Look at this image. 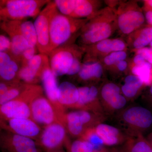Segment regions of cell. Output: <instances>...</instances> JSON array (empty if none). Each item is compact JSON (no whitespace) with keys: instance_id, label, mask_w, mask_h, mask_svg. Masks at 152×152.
<instances>
[{"instance_id":"cell-10","label":"cell","mask_w":152,"mask_h":152,"mask_svg":"<svg viewBox=\"0 0 152 152\" xmlns=\"http://www.w3.org/2000/svg\"><path fill=\"white\" fill-rule=\"evenodd\" d=\"M0 148L3 152H42L36 141L1 129Z\"/></svg>"},{"instance_id":"cell-36","label":"cell","mask_w":152,"mask_h":152,"mask_svg":"<svg viewBox=\"0 0 152 152\" xmlns=\"http://www.w3.org/2000/svg\"><path fill=\"white\" fill-rule=\"evenodd\" d=\"M11 48V40L7 36L3 34L0 35V52H5L10 51Z\"/></svg>"},{"instance_id":"cell-14","label":"cell","mask_w":152,"mask_h":152,"mask_svg":"<svg viewBox=\"0 0 152 152\" xmlns=\"http://www.w3.org/2000/svg\"><path fill=\"white\" fill-rule=\"evenodd\" d=\"M1 129L37 141L43 128L31 118L0 120Z\"/></svg>"},{"instance_id":"cell-46","label":"cell","mask_w":152,"mask_h":152,"mask_svg":"<svg viewBox=\"0 0 152 152\" xmlns=\"http://www.w3.org/2000/svg\"></svg>"},{"instance_id":"cell-35","label":"cell","mask_w":152,"mask_h":152,"mask_svg":"<svg viewBox=\"0 0 152 152\" xmlns=\"http://www.w3.org/2000/svg\"><path fill=\"white\" fill-rule=\"evenodd\" d=\"M80 57V56H79L78 53L75 56L72 64L68 71L67 75L72 76L78 74L82 66Z\"/></svg>"},{"instance_id":"cell-30","label":"cell","mask_w":152,"mask_h":152,"mask_svg":"<svg viewBox=\"0 0 152 152\" xmlns=\"http://www.w3.org/2000/svg\"><path fill=\"white\" fill-rule=\"evenodd\" d=\"M133 75L138 77L145 86H149L152 83V65L146 62L141 66H135L132 69Z\"/></svg>"},{"instance_id":"cell-34","label":"cell","mask_w":152,"mask_h":152,"mask_svg":"<svg viewBox=\"0 0 152 152\" xmlns=\"http://www.w3.org/2000/svg\"><path fill=\"white\" fill-rule=\"evenodd\" d=\"M38 50L37 47L29 46L23 53L21 58L20 62L22 66L26 65L29 61L37 55V50Z\"/></svg>"},{"instance_id":"cell-31","label":"cell","mask_w":152,"mask_h":152,"mask_svg":"<svg viewBox=\"0 0 152 152\" xmlns=\"http://www.w3.org/2000/svg\"><path fill=\"white\" fill-rule=\"evenodd\" d=\"M152 41V26L147 27L140 31L133 42V47L137 50L145 48Z\"/></svg>"},{"instance_id":"cell-21","label":"cell","mask_w":152,"mask_h":152,"mask_svg":"<svg viewBox=\"0 0 152 152\" xmlns=\"http://www.w3.org/2000/svg\"><path fill=\"white\" fill-rule=\"evenodd\" d=\"M58 98L60 104L66 110H74L79 100L78 88L70 82H63L58 86Z\"/></svg>"},{"instance_id":"cell-44","label":"cell","mask_w":152,"mask_h":152,"mask_svg":"<svg viewBox=\"0 0 152 152\" xmlns=\"http://www.w3.org/2000/svg\"><path fill=\"white\" fill-rule=\"evenodd\" d=\"M48 152H65L62 149H58L56 150H53V151H50Z\"/></svg>"},{"instance_id":"cell-22","label":"cell","mask_w":152,"mask_h":152,"mask_svg":"<svg viewBox=\"0 0 152 152\" xmlns=\"http://www.w3.org/2000/svg\"><path fill=\"white\" fill-rule=\"evenodd\" d=\"M109 150L110 152H152L151 147L144 135L129 137L123 145Z\"/></svg>"},{"instance_id":"cell-38","label":"cell","mask_w":152,"mask_h":152,"mask_svg":"<svg viewBox=\"0 0 152 152\" xmlns=\"http://www.w3.org/2000/svg\"><path fill=\"white\" fill-rule=\"evenodd\" d=\"M145 107L152 111V84L150 86L148 91L143 97Z\"/></svg>"},{"instance_id":"cell-43","label":"cell","mask_w":152,"mask_h":152,"mask_svg":"<svg viewBox=\"0 0 152 152\" xmlns=\"http://www.w3.org/2000/svg\"><path fill=\"white\" fill-rule=\"evenodd\" d=\"M145 138L148 142L149 143L152 148V132L148 134Z\"/></svg>"},{"instance_id":"cell-19","label":"cell","mask_w":152,"mask_h":152,"mask_svg":"<svg viewBox=\"0 0 152 152\" xmlns=\"http://www.w3.org/2000/svg\"><path fill=\"white\" fill-rule=\"evenodd\" d=\"M143 14L137 10H129L120 14L118 24L121 31L128 34L140 27L145 22Z\"/></svg>"},{"instance_id":"cell-26","label":"cell","mask_w":152,"mask_h":152,"mask_svg":"<svg viewBox=\"0 0 152 152\" xmlns=\"http://www.w3.org/2000/svg\"><path fill=\"white\" fill-rule=\"evenodd\" d=\"M11 41L10 53L13 59L20 62L23 53L29 46L27 41L23 36L18 34H9Z\"/></svg>"},{"instance_id":"cell-20","label":"cell","mask_w":152,"mask_h":152,"mask_svg":"<svg viewBox=\"0 0 152 152\" xmlns=\"http://www.w3.org/2000/svg\"><path fill=\"white\" fill-rule=\"evenodd\" d=\"M20 68L15 60L7 53L0 52L1 82L10 83L20 80L18 75Z\"/></svg>"},{"instance_id":"cell-45","label":"cell","mask_w":152,"mask_h":152,"mask_svg":"<svg viewBox=\"0 0 152 152\" xmlns=\"http://www.w3.org/2000/svg\"><path fill=\"white\" fill-rule=\"evenodd\" d=\"M150 46H151V48H152V41L151 42V43L150 44Z\"/></svg>"},{"instance_id":"cell-27","label":"cell","mask_w":152,"mask_h":152,"mask_svg":"<svg viewBox=\"0 0 152 152\" xmlns=\"http://www.w3.org/2000/svg\"><path fill=\"white\" fill-rule=\"evenodd\" d=\"M126 45L123 41L118 39H106L96 44V50L100 53H107L124 51Z\"/></svg>"},{"instance_id":"cell-37","label":"cell","mask_w":152,"mask_h":152,"mask_svg":"<svg viewBox=\"0 0 152 152\" xmlns=\"http://www.w3.org/2000/svg\"><path fill=\"white\" fill-rule=\"evenodd\" d=\"M137 54L141 55L152 65V48H145L137 50Z\"/></svg>"},{"instance_id":"cell-24","label":"cell","mask_w":152,"mask_h":152,"mask_svg":"<svg viewBox=\"0 0 152 152\" xmlns=\"http://www.w3.org/2000/svg\"><path fill=\"white\" fill-rule=\"evenodd\" d=\"M103 73L102 65L98 62L90 61L82 65L78 74L79 80L83 83L97 81Z\"/></svg>"},{"instance_id":"cell-33","label":"cell","mask_w":152,"mask_h":152,"mask_svg":"<svg viewBox=\"0 0 152 152\" xmlns=\"http://www.w3.org/2000/svg\"><path fill=\"white\" fill-rule=\"evenodd\" d=\"M127 54L124 51L113 52L104 58V62L107 65L111 66L116 64L126 58Z\"/></svg>"},{"instance_id":"cell-11","label":"cell","mask_w":152,"mask_h":152,"mask_svg":"<svg viewBox=\"0 0 152 152\" xmlns=\"http://www.w3.org/2000/svg\"><path fill=\"white\" fill-rule=\"evenodd\" d=\"M79 53L76 47L67 45L55 49L49 55L50 67L56 77L67 75L74 57Z\"/></svg>"},{"instance_id":"cell-6","label":"cell","mask_w":152,"mask_h":152,"mask_svg":"<svg viewBox=\"0 0 152 152\" xmlns=\"http://www.w3.org/2000/svg\"><path fill=\"white\" fill-rule=\"evenodd\" d=\"M58 11L54 1H50L44 7L34 22L39 53L50 54V25L52 18Z\"/></svg>"},{"instance_id":"cell-9","label":"cell","mask_w":152,"mask_h":152,"mask_svg":"<svg viewBox=\"0 0 152 152\" xmlns=\"http://www.w3.org/2000/svg\"><path fill=\"white\" fill-rule=\"evenodd\" d=\"M30 109L31 119L42 128L60 122L59 116L54 107L43 94L33 100L30 104Z\"/></svg>"},{"instance_id":"cell-23","label":"cell","mask_w":152,"mask_h":152,"mask_svg":"<svg viewBox=\"0 0 152 152\" xmlns=\"http://www.w3.org/2000/svg\"><path fill=\"white\" fill-rule=\"evenodd\" d=\"M69 135L74 138H80L86 130L75 110L66 112L61 119Z\"/></svg>"},{"instance_id":"cell-7","label":"cell","mask_w":152,"mask_h":152,"mask_svg":"<svg viewBox=\"0 0 152 152\" xmlns=\"http://www.w3.org/2000/svg\"><path fill=\"white\" fill-rule=\"evenodd\" d=\"M101 104L107 117H113L127 106L128 102L123 95L121 87L114 83H107L99 91Z\"/></svg>"},{"instance_id":"cell-2","label":"cell","mask_w":152,"mask_h":152,"mask_svg":"<svg viewBox=\"0 0 152 152\" xmlns=\"http://www.w3.org/2000/svg\"><path fill=\"white\" fill-rule=\"evenodd\" d=\"M87 22L88 20L74 18L58 11L52 18L50 25V54L55 49L67 45L74 34Z\"/></svg>"},{"instance_id":"cell-15","label":"cell","mask_w":152,"mask_h":152,"mask_svg":"<svg viewBox=\"0 0 152 152\" xmlns=\"http://www.w3.org/2000/svg\"><path fill=\"white\" fill-rule=\"evenodd\" d=\"M78 88L79 100L74 110H85L106 115L101 104L99 91L96 87L93 85Z\"/></svg>"},{"instance_id":"cell-41","label":"cell","mask_w":152,"mask_h":152,"mask_svg":"<svg viewBox=\"0 0 152 152\" xmlns=\"http://www.w3.org/2000/svg\"><path fill=\"white\" fill-rule=\"evenodd\" d=\"M145 18L147 22L152 26V11H147L145 14Z\"/></svg>"},{"instance_id":"cell-16","label":"cell","mask_w":152,"mask_h":152,"mask_svg":"<svg viewBox=\"0 0 152 152\" xmlns=\"http://www.w3.org/2000/svg\"><path fill=\"white\" fill-rule=\"evenodd\" d=\"M1 28L7 34L21 35L27 41L30 46L37 47V39L34 23L30 20L1 21Z\"/></svg>"},{"instance_id":"cell-29","label":"cell","mask_w":152,"mask_h":152,"mask_svg":"<svg viewBox=\"0 0 152 152\" xmlns=\"http://www.w3.org/2000/svg\"><path fill=\"white\" fill-rule=\"evenodd\" d=\"M28 86L20 81L14 83L7 91L0 96V106L16 99L26 88Z\"/></svg>"},{"instance_id":"cell-13","label":"cell","mask_w":152,"mask_h":152,"mask_svg":"<svg viewBox=\"0 0 152 152\" xmlns=\"http://www.w3.org/2000/svg\"><path fill=\"white\" fill-rule=\"evenodd\" d=\"M50 66L48 55L39 53L36 55L26 65L22 66L18 77L20 81L28 85H38L46 68Z\"/></svg>"},{"instance_id":"cell-12","label":"cell","mask_w":152,"mask_h":152,"mask_svg":"<svg viewBox=\"0 0 152 152\" xmlns=\"http://www.w3.org/2000/svg\"><path fill=\"white\" fill-rule=\"evenodd\" d=\"M60 13L76 19L92 18L95 15L96 2L88 0H55Z\"/></svg>"},{"instance_id":"cell-5","label":"cell","mask_w":152,"mask_h":152,"mask_svg":"<svg viewBox=\"0 0 152 152\" xmlns=\"http://www.w3.org/2000/svg\"><path fill=\"white\" fill-rule=\"evenodd\" d=\"M36 96L35 90L28 87L16 99L0 106V120L31 118L30 104Z\"/></svg>"},{"instance_id":"cell-25","label":"cell","mask_w":152,"mask_h":152,"mask_svg":"<svg viewBox=\"0 0 152 152\" xmlns=\"http://www.w3.org/2000/svg\"><path fill=\"white\" fill-rule=\"evenodd\" d=\"M145 84L140 77L134 75L126 77L124 85L121 87L122 93L128 102L134 100Z\"/></svg>"},{"instance_id":"cell-42","label":"cell","mask_w":152,"mask_h":152,"mask_svg":"<svg viewBox=\"0 0 152 152\" xmlns=\"http://www.w3.org/2000/svg\"><path fill=\"white\" fill-rule=\"evenodd\" d=\"M145 5L147 10V11H152V0H148L145 1Z\"/></svg>"},{"instance_id":"cell-4","label":"cell","mask_w":152,"mask_h":152,"mask_svg":"<svg viewBox=\"0 0 152 152\" xmlns=\"http://www.w3.org/2000/svg\"><path fill=\"white\" fill-rule=\"evenodd\" d=\"M64 125L60 122L53 123L43 128L36 142L45 152L60 149L65 146L69 152L71 143Z\"/></svg>"},{"instance_id":"cell-18","label":"cell","mask_w":152,"mask_h":152,"mask_svg":"<svg viewBox=\"0 0 152 152\" xmlns=\"http://www.w3.org/2000/svg\"><path fill=\"white\" fill-rule=\"evenodd\" d=\"M94 128L107 147L111 148L121 145L130 137L116 126L102 123Z\"/></svg>"},{"instance_id":"cell-1","label":"cell","mask_w":152,"mask_h":152,"mask_svg":"<svg viewBox=\"0 0 152 152\" xmlns=\"http://www.w3.org/2000/svg\"><path fill=\"white\" fill-rule=\"evenodd\" d=\"M116 126L130 137L144 135L152 129V111L145 106H127L113 117Z\"/></svg>"},{"instance_id":"cell-8","label":"cell","mask_w":152,"mask_h":152,"mask_svg":"<svg viewBox=\"0 0 152 152\" xmlns=\"http://www.w3.org/2000/svg\"><path fill=\"white\" fill-rule=\"evenodd\" d=\"M91 19L81 28L79 40L81 44L85 45L96 44L107 39L113 32L112 25L107 19L96 15Z\"/></svg>"},{"instance_id":"cell-28","label":"cell","mask_w":152,"mask_h":152,"mask_svg":"<svg viewBox=\"0 0 152 152\" xmlns=\"http://www.w3.org/2000/svg\"><path fill=\"white\" fill-rule=\"evenodd\" d=\"M80 138L88 142L96 152H110L109 149L105 145L102 139L96 132L94 128L87 129Z\"/></svg>"},{"instance_id":"cell-39","label":"cell","mask_w":152,"mask_h":152,"mask_svg":"<svg viewBox=\"0 0 152 152\" xmlns=\"http://www.w3.org/2000/svg\"><path fill=\"white\" fill-rule=\"evenodd\" d=\"M146 62L143 57L141 55L137 54L134 58V62L135 66H141Z\"/></svg>"},{"instance_id":"cell-40","label":"cell","mask_w":152,"mask_h":152,"mask_svg":"<svg viewBox=\"0 0 152 152\" xmlns=\"http://www.w3.org/2000/svg\"><path fill=\"white\" fill-rule=\"evenodd\" d=\"M117 68L121 72H124L127 67V63L124 61H121L116 64Z\"/></svg>"},{"instance_id":"cell-32","label":"cell","mask_w":152,"mask_h":152,"mask_svg":"<svg viewBox=\"0 0 152 152\" xmlns=\"http://www.w3.org/2000/svg\"><path fill=\"white\" fill-rule=\"evenodd\" d=\"M69 152H96L93 146L81 138L76 139L71 143Z\"/></svg>"},{"instance_id":"cell-3","label":"cell","mask_w":152,"mask_h":152,"mask_svg":"<svg viewBox=\"0 0 152 152\" xmlns=\"http://www.w3.org/2000/svg\"><path fill=\"white\" fill-rule=\"evenodd\" d=\"M50 1L1 0V21L24 20L29 18H36L42 10V9Z\"/></svg>"},{"instance_id":"cell-17","label":"cell","mask_w":152,"mask_h":152,"mask_svg":"<svg viewBox=\"0 0 152 152\" xmlns=\"http://www.w3.org/2000/svg\"><path fill=\"white\" fill-rule=\"evenodd\" d=\"M43 88L45 91L47 98L54 107L56 111L60 117L61 122L62 118L66 113V110L62 107L58 101V86L56 77L52 72L50 66L46 68L43 73L41 79Z\"/></svg>"}]
</instances>
